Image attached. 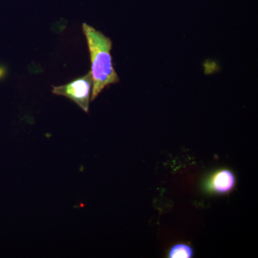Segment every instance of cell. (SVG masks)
Segmentation results:
<instances>
[{"mask_svg": "<svg viewBox=\"0 0 258 258\" xmlns=\"http://www.w3.org/2000/svg\"><path fill=\"white\" fill-rule=\"evenodd\" d=\"M192 246L186 243H177L171 246L168 252L170 258H191L194 256Z\"/></svg>", "mask_w": 258, "mask_h": 258, "instance_id": "4", "label": "cell"}, {"mask_svg": "<svg viewBox=\"0 0 258 258\" xmlns=\"http://www.w3.org/2000/svg\"><path fill=\"white\" fill-rule=\"evenodd\" d=\"M93 78L91 71L79 79L63 86H53L52 92L57 96L69 98L75 102L86 113L89 112Z\"/></svg>", "mask_w": 258, "mask_h": 258, "instance_id": "2", "label": "cell"}, {"mask_svg": "<svg viewBox=\"0 0 258 258\" xmlns=\"http://www.w3.org/2000/svg\"><path fill=\"white\" fill-rule=\"evenodd\" d=\"M237 179L230 169H219L209 174L203 183V191L210 195H226L235 189Z\"/></svg>", "mask_w": 258, "mask_h": 258, "instance_id": "3", "label": "cell"}, {"mask_svg": "<svg viewBox=\"0 0 258 258\" xmlns=\"http://www.w3.org/2000/svg\"><path fill=\"white\" fill-rule=\"evenodd\" d=\"M82 27L91 56L93 78L91 101H93L107 86L118 83L120 80L113 68L111 39L88 24L83 23Z\"/></svg>", "mask_w": 258, "mask_h": 258, "instance_id": "1", "label": "cell"}]
</instances>
